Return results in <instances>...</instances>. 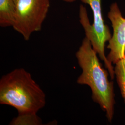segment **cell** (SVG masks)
<instances>
[{"label": "cell", "mask_w": 125, "mask_h": 125, "mask_svg": "<svg viewBox=\"0 0 125 125\" xmlns=\"http://www.w3.org/2000/svg\"><path fill=\"white\" fill-rule=\"evenodd\" d=\"M76 57L82 70L77 83L89 86L93 101L106 112L108 120L111 122L115 103L113 82L108 80V72L103 68L97 53L86 37L76 52Z\"/></svg>", "instance_id": "cell-1"}, {"label": "cell", "mask_w": 125, "mask_h": 125, "mask_svg": "<svg viewBox=\"0 0 125 125\" xmlns=\"http://www.w3.org/2000/svg\"><path fill=\"white\" fill-rule=\"evenodd\" d=\"M0 104L18 114L37 113L45 106L46 95L29 72L16 68L0 79Z\"/></svg>", "instance_id": "cell-2"}, {"label": "cell", "mask_w": 125, "mask_h": 125, "mask_svg": "<svg viewBox=\"0 0 125 125\" xmlns=\"http://www.w3.org/2000/svg\"><path fill=\"white\" fill-rule=\"evenodd\" d=\"M83 3L89 5L93 14V23L91 25L86 9L81 5L79 9V21L85 31L86 37L89 40L93 49L99 58L104 62L105 68L110 74L111 78L115 76V70L105 54L106 42L111 38L109 27L104 23L102 12L101 0H81Z\"/></svg>", "instance_id": "cell-3"}, {"label": "cell", "mask_w": 125, "mask_h": 125, "mask_svg": "<svg viewBox=\"0 0 125 125\" xmlns=\"http://www.w3.org/2000/svg\"><path fill=\"white\" fill-rule=\"evenodd\" d=\"M15 16L13 27L26 41L41 29L50 6L49 0H14Z\"/></svg>", "instance_id": "cell-4"}, {"label": "cell", "mask_w": 125, "mask_h": 125, "mask_svg": "<svg viewBox=\"0 0 125 125\" xmlns=\"http://www.w3.org/2000/svg\"><path fill=\"white\" fill-rule=\"evenodd\" d=\"M113 29V34L108 41L107 48L110 50L107 58L109 62L115 64L125 58V18L122 16L116 3H113L108 13Z\"/></svg>", "instance_id": "cell-5"}, {"label": "cell", "mask_w": 125, "mask_h": 125, "mask_svg": "<svg viewBox=\"0 0 125 125\" xmlns=\"http://www.w3.org/2000/svg\"><path fill=\"white\" fill-rule=\"evenodd\" d=\"M15 11L14 0H0V26L13 27Z\"/></svg>", "instance_id": "cell-6"}, {"label": "cell", "mask_w": 125, "mask_h": 125, "mask_svg": "<svg viewBox=\"0 0 125 125\" xmlns=\"http://www.w3.org/2000/svg\"><path fill=\"white\" fill-rule=\"evenodd\" d=\"M11 125H40L42 121L37 113L18 114V115L13 118L10 122Z\"/></svg>", "instance_id": "cell-7"}, {"label": "cell", "mask_w": 125, "mask_h": 125, "mask_svg": "<svg viewBox=\"0 0 125 125\" xmlns=\"http://www.w3.org/2000/svg\"><path fill=\"white\" fill-rule=\"evenodd\" d=\"M114 70L117 82L125 103V58L116 63Z\"/></svg>", "instance_id": "cell-8"}, {"label": "cell", "mask_w": 125, "mask_h": 125, "mask_svg": "<svg viewBox=\"0 0 125 125\" xmlns=\"http://www.w3.org/2000/svg\"><path fill=\"white\" fill-rule=\"evenodd\" d=\"M63 1H65V2H69V3H72L73 2H74L76 1V0H62Z\"/></svg>", "instance_id": "cell-9"}]
</instances>
